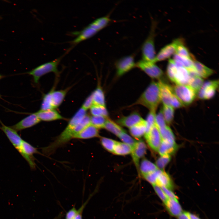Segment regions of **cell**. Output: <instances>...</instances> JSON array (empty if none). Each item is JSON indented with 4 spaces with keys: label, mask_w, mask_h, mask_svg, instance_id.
Instances as JSON below:
<instances>
[{
    "label": "cell",
    "mask_w": 219,
    "mask_h": 219,
    "mask_svg": "<svg viewBox=\"0 0 219 219\" xmlns=\"http://www.w3.org/2000/svg\"><path fill=\"white\" fill-rule=\"evenodd\" d=\"M155 185L170 189L173 187L172 182L170 176L167 173L163 170L161 171L158 175Z\"/></svg>",
    "instance_id": "cell-24"
},
{
    "label": "cell",
    "mask_w": 219,
    "mask_h": 219,
    "mask_svg": "<svg viewBox=\"0 0 219 219\" xmlns=\"http://www.w3.org/2000/svg\"><path fill=\"white\" fill-rule=\"evenodd\" d=\"M154 189L158 196L165 204L169 198L167 197L162 188L156 185H152Z\"/></svg>",
    "instance_id": "cell-44"
},
{
    "label": "cell",
    "mask_w": 219,
    "mask_h": 219,
    "mask_svg": "<svg viewBox=\"0 0 219 219\" xmlns=\"http://www.w3.org/2000/svg\"><path fill=\"white\" fill-rule=\"evenodd\" d=\"M191 77L188 84L196 93L200 90L204 83L203 78L193 73H191Z\"/></svg>",
    "instance_id": "cell-31"
},
{
    "label": "cell",
    "mask_w": 219,
    "mask_h": 219,
    "mask_svg": "<svg viewBox=\"0 0 219 219\" xmlns=\"http://www.w3.org/2000/svg\"><path fill=\"white\" fill-rule=\"evenodd\" d=\"M169 199H177V197L170 189L164 187H161Z\"/></svg>",
    "instance_id": "cell-47"
},
{
    "label": "cell",
    "mask_w": 219,
    "mask_h": 219,
    "mask_svg": "<svg viewBox=\"0 0 219 219\" xmlns=\"http://www.w3.org/2000/svg\"><path fill=\"white\" fill-rule=\"evenodd\" d=\"M165 204L168 212L172 216L178 217L183 212L177 199H169Z\"/></svg>",
    "instance_id": "cell-21"
},
{
    "label": "cell",
    "mask_w": 219,
    "mask_h": 219,
    "mask_svg": "<svg viewBox=\"0 0 219 219\" xmlns=\"http://www.w3.org/2000/svg\"><path fill=\"white\" fill-rule=\"evenodd\" d=\"M116 75L120 77L136 67L134 55L124 57L119 60L116 63Z\"/></svg>",
    "instance_id": "cell-10"
},
{
    "label": "cell",
    "mask_w": 219,
    "mask_h": 219,
    "mask_svg": "<svg viewBox=\"0 0 219 219\" xmlns=\"http://www.w3.org/2000/svg\"><path fill=\"white\" fill-rule=\"evenodd\" d=\"M155 63L141 60L136 63V67L143 71L151 78L159 79L162 76L163 72Z\"/></svg>",
    "instance_id": "cell-6"
},
{
    "label": "cell",
    "mask_w": 219,
    "mask_h": 219,
    "mask_svg": "<svg viewBox=\"0 0 219 219\" xmlns=\"http://www.w3.org/2000/svg\"><path fill=\"white\" fill-rule=\"evenodd\" d=\"M149 33L142 46L141 52L142 60L155 63L156 57L155 47V37L156 22H152Z\"/></svg>",
    "instance_id": "cell-3"
},
{
    "label": "cell",
    "mask_w": 219,
    "mask_h": 219,
    "mask_svg": "<svg viewBox=\"0 0 219 219\" xmlns=\"http://www.w3.org/2000/svg\"><path fill=\"white\" fill-rule=\"evenodd\" d=\"M158 169L155 164L146 159L142 160L140 165V170L144 176Z\"/></svg>",
    "instance_id": "cell-28"
},
{
    "label": "cell",
    "mask_w": 219,
    "mask_h": 219,
    "mask_svg": "<svg viewBox=\"0 0 219 219\" xmlns=\"http://www.w3.org/2000/svg\"><path fill=\"white\" fill-rule=\"evenodd\" d=\"M162 109L166 123L168 124H170L173 119L174 109L171 106L163 105Z\"/></svg>",
    "instance_id": "cell-34"
},
{
    "label": "cell",
    "mask_w": 219,
    "mask_h": 219,
    "mask_svg": "<svg viewBox=\"0 0 219 219\" xmlns=\"http://www.w3.org/2000/svg\"><path fill=\"white\" fill-rule=\"evenodd\" d=\"M40 121L34 113L30 115L10 127L18 131L31 127L38 124Z\"/></svg>",
    "instance_id": "cell-13"
},
{
    "label": "cell",
    "mask_w": 219,
    "mask_h": 219,
    "mask_svg": "<svg viewBox=\"0 0 219 219\" xmlns=\"http://www.w3.org/2000/svg\"><path fill=\"white\" fill-rule=\"evenodd\" d=\"M111 21L109 15L98 18L88 26L98 32L106 27Z\"/></svg>",
    "instance_id": "cell-25"
},
{
    "label": "cell",
    "mask_w": 219,
    "mask_h": 219,
    "mask_svg": "<svg viewBox=\"0 0 219 219\" xmlns=\"http://www.w3.org/2000/svg\"><path fill=\"white\" fill-rule=\"evenodd\" d=\"M144 137L151 148L156 151H158L162 142V138L155 121L149 131L144 135Z\"/></svg>",
    "instance_id": "cell-8"
},
{
    "label": "cell",
    "mask_w": 219,
    "mask_h": 219,
    "mask_svg": "<svg viewBox=\"0 0 219 219\" xmlns=\"http://www.w3.org/2000/svg\"><path fill=\"white\" fill-rule=\"evenodd\" d=\"M4 77V76H3L0 74V80L3 78Z\"/></svg>",
    "instance_id": "cell-51"
},
{
    "label": "cell",
    "mask_w": 219,
    "mask_h": 219,
    "mask_svg": "<svg viewBox=\"0 0 219 219\" xmlns=\"http://www.w3.org/2000/svg\"><path fill=\"white\" fill-rule=\"evenodd\" d=\"M132 148L129 145L123 142L116 141L113 153L119 155H124L131 153Z\"/></svg>",
    "instance_id": "cell-30"
},
{
    "label": "cell",
    "mask_w": 219,
    "mask_h": 219,
    "mask_svg": "<svg viewBox=\"0 0 219 219\" xmlns=\"http://www.w3.org/2000/svg\"><path fill=\"white\" fill-rule=\"evenodd\" d=\"M177 148L175 141L162 139L158 151L161 156H170L174 153Z\"/></svg>",
    "instance_id": "cell-19"
},
{
    "label": "cell",
    "mask_w": 219,
    "mask_h": 219,
    "mask_svg": "<svg viewBox=\"0 0 219 219\" xmlns=\"http://www.w3.org/2000/svg\"><path fill=\"white\" fill-rule=\"evenodd\" d=\"M34 113L41 121H50L64 119L57 111L54 109L47 110H40Z\"/></svg>",
    "instance_id": "cell-18"
},
{
    "label": "cell",
    "mask_w": 219,
    "mask_h": 219,
    "mask_svg": "<svg viewBox=\"0 0 219 219\" xmlns=\"http://www.w3.org/2000/svg\"><path fill=\"white\" fill-rule=\"evenodd\" d=\"M194 67L195 73L202 78H207L214 72L212 69L196 60L194 61Z\"/></svg>",
    "instance_id": "cell-22"
},
{
    "label": "cell",
    "mask_w": 219,
    "mask_h": 219,
    "mask_svg": "<svg viewBox=\"0 0 219 219\" xmlns=\"http://www.w3.org/2000/svg\"><path fill=\"white\" fill-rule=\"evenodd\" d=\"M162 139L175 141V137L170 128L168 126L159 129Z\"/></svg>",
    "instance_id": "cell-38"
},
{
    "label": "cell",
    "mask_w": 219,
    "mask_h": 219,
    "mask_svg": "<svg viewBox=\"0 0 219 219\" xmlns=\"http://www.w3.org/2000/svg\"><path fill=\"white\" fill-rule=\"evenodd\" d=\"M167 74L171 81L176 85H188L191 73L184 67L176 64L173 59H169Z\"/></svg>",
    "instance_id": "cell-2"
},
{
    "label": "cell",
    "mask_w": 219,
    "mask_h": 219,
    "mask_svg": "<svg viewBox=\"0 0 219 219\" xmlns=\"http://www.w3.org/2000/svg\"><path fill=\"white\" fill-rule=\"evenodd\" d=\"M52 90L44 95L41 106L40 110H47L54 109L51 99Z\"/></svg>",
    "instance_id": "cell-36"
},
{
    "label": "cell",
    "mask_w": 219,
    "mask_h": 219,
    "mask_svg": "<svg viewBox=\"0 0 219 219\" xmlns=\"http://www.w3.org/2000/svg\"><path fill=\"white\" fill-rule=\"evenodd\" d=\"M17 151L27 161L31 169H35L36 165L33 155L35 154H40L36 148L28 142L23 140Z\"/></svg>",
    "instance_id": "cell-7"
},
{
    "label": "cell",
    "mask_w": 219,
    "mask_h": 219,
    "mask_svg": "<svg viewBox=\"0 0 219 219\" xmlns=\"http://www.w3.org/2000/svg\"><path fill=\"white\" fill-rule=\"evenodd\" d=\"M98 32L87 26L79 32L77 33V36L70 42L72 47L81 42L88 39L96 34Z\"/></svg>",
    "instance_id": "cell-15"
},
{
    "label": "cell",
    "mask_w": 219,
    "mask_h": 219,
    "mask_svg": "<svg viewBox=\"0 0 219 219\" xmlns=\"http://www.w3.org/2000/svg\"><path fill=\"white\" fill-rule=\"evenodd\" d=\"M116 141L105 137H101L100 142L102 146L107 151L113 153Z\"/></svg>",
    "instance_id": "cell-39"
},
{
    "label": "cell",
    "mask_w": 219,
    "mask_h": 219,
    "mask_svg": "<svg viewBox=\"0 0 219 219\" xmlns=\"http://www.w3.org/2000/svg\"><path fill=\"white\" fill-rule=\"evenodd\" d=\"M161 171L158 169L144 177L146 180L152 185H155L156 179Z\"/></svg>",
    "instance_id": "cell-43"
},
{
    "label": "cell",
    "mask_w": 219,
    "mask_h": 219,
    "mask_svg": "<svg viewBox=\"0 0 219 219\" xmlns=\"http://www.w3.org/2000/svg\"><path fill=\"white\" fill-rule=\"evenodd\" d=\"M99 136L98 129L91 124L75 135L73 138L87 139Z\"/></svg>",
    "instance_id": "cell-20"
},
{
    "label": "cell",
    "mask_w": 219,
    "mask_h": 219,
    "mask_svg": "<svg viewBox=\"0 0 219 219\" xmlns=\"http://www.w3.org/2000/svg\"><path fill=\"white\" fill-rule=\"evenodd\" d=\"M174 95L183 106L191 104L197 96L196 92L187 85H175L172 87Z\"/></svg>",
    "instance_id": "cell-5"
},
{
    "label": "cell",
    "mask_w": 219,
    "mask_h": 219,
    "mask_svg": "<svg viewBox=\"0 0 219 219\" xmlns=\"http://www.w3.org/2000/svg\"><path fill=\"white\" fill-rule=\"evenodd\" d=\"M93 105L92 94H91L85 99L82 106L86 110L90 109Z\"/></svg>",
    "instance_id": "cell-45"
},
{
    "label": "cell",
    "mask_w": 219,
    "mask_h": 219,
    "mask_svg": "<svg viewBox=\"0 0 219 219\" xmlns=\"http://www.w3.org/2000/svg\"><path fill=\"white\" fill-rule=\"evenodd\" d=\"M104 128L117 137L121 133L125 131L119 125L108 118Z\"/></svg>",
    "instance_id": "cell-32"
},
{
    "label": "cell",
    "mask_w": 219,
    "mask_h": 219,
    "mask_svg": "<svg viewBox=\"0 0 219 219\" xmlns=\"http://www.w3.org/2000/svg\"><path fill=\"white\" fill-rule=\"evenodd\" d=\"M156 112L150 111L145 120L146 131L145 134H147L155 123ZM144 134V135H145Z\"/></svg>",
    "instance_id": "cell-40"
},
{
    "label": "cell",
    "mask_w": 219,
    "mask_h": 219,
    "mask_svg": "<svg viewBox=\"0 0 219 219\" xmlns=\"http://www.w3.org/2000/svg\"><path fill=\"white\" fill-rule=\"evenodd\" d=\"M183 39L179 43L177 46L176 54L183 57L188 58L194 60V57L190 53L188 49L185 46Z\"/></svg>",
    "instance_id": "cell-33"
},
{
    "label": "cell",
    "mask_w": 219,
    "mask_h": 219,
    "mask_svg": "<svg viewBox=\"0 0 219 219\" xmlns=\"http://www.w3.org/2000/svg\"><path fill=\"white\" fill-rule=\"evenodd\" d=\"M77 213V210L74 207L66 214L65 219H74Z\"/></svg>",
    "instance_id": "cell-46"
},
{
    "label": "cell",
    "mask_w": 219,
    "mask_h": 219,
    "mask_svg": "<svg viewBox=\"0 0 219 219\" xmlns=\"http://www.w3.org/2000/svg\"><path fill=\"white\" fill-rule=\"evenodd\" d=\"M146 149L145 144L141 140L137 141L133 148L131 154L134 162L137 167L138 166L140 159L145 154Z\"/></svg>",
    "instance_id": "cell-16"
},
{
    "label": "cell",
    "mask_w": 219,
    "mask_h": 219,
    "mask_svg": "<svg viewBox=\"0 0 219 219\" xmlns=\"http://www.w3.org/2000/svg\"><path fill=\"white\" fill-rule=\"evenodd\" d=\"M131 135L136 138H139L144 135L146 131V121L144 120L141 122L129 128Z\"/></svg>",
    "instance_id": "cell-26"
},
{
    "label": "cell",
    "mask_w": 219,
    "mask_h": 219,
    "mask_svg": "<svg viewBox=\"0 0 219 219\" xmlns=\"http://www.w3.org/2000/svg\"><path fill=\"white\" fill-rule=\"evenodd\" d=\"M159 82L161 88V102L163 105L170 106L171 101L175 96L172 87L161 81Z\"/></svg>",
    "instance_id": "cell-17"
},
{
    "label": "cell",
    "mask_w": 219,
    "mask_h": 219,
    "mask_svg": "<svg viewBox=\"0 0 219 219\" xmlns=\"http://www.w3.org/2000/svg\"><path fill=\"white\" fill-rule=\"evenodd\" d=\"M173 59L177 65L184 67L190 73L195 74L194 67L195 60L181 57L176 54L174 55Z\"/></svg>",
    "instance_id": "cell-23"
},
{
    "label": "cell",
    "mask_w": 219,
    "mask_h": 219,
    "mask_svg": "<svg viewBox=\"0 0 219 219\" xmlns=\"http://www.w3.org/2000/svg\"><path fill=\"white\" fill-rule=\"evenodd\" d=\"M218 80H212L204 82L197 94L200 99L206 100L213 97L218 87Z\"/></svg>",
    "instance_id": "cell-9"
},
{
    "label": "cell",
    "mask_w": 219,
    "mask_h": 219,
    "mask_svg": "<svg viewBox=\"0 0 219 219\" xmlns=\"http://www.w3.org/2000/svg\"><path fill=\"white\" fill-rule=\"evenodd\" d=\"M63 214L62 213H61L59 214L57 216L55 217L53 219H60L63 216Z\"/></svg>",
    "instance_id": "cell-50"
},
{
    "label": "cell",
    "mask_w": 219,
    "mask_h": 219,
    "mask_svg": "<svg viewBox=\"0 0 219 219\" xmlns=\"http://www.w3.org/2000/svg\"><path fill=\"white\" fill-rule=\"evenodd\" d=\"M178 217V219H190L187 214V212H183Z\"/></svg>",
    "instance_id": "cell-48"
},
{
    "label": "cell",
    "mask_w": 219,
    "mask_h": 219,
    "mask_svg": "<svg viewBox=\"0 0 219 219\" xmlns=\"http://www.w3.org/2000/svg\"><path fill=\"white\" fill-rule=\"evenodd\" d=\"M161 102V88L159 81H152L138 99L131 106L141 105L149 111H156Z\"/></svg>",
    "instance_id": "cell-1"
},
{
    "label": "cell",
    "mask_w": 219,
    "mask_h": 219,
    "mask_svg": "<svg viewBox=\"0 0 219 219\" xmlns=\"http://www.w3.org/2000/svg\"><path fill=\"white\" fill-rule=\"evenodd\" d=\"M68 52L67 51L64 54L52 61L37 66L27 74L32 76L35 83H37L40 78L47 73L54 72L58 73L57 66L62 58Z\"/></svg>",
    "instance_id": "cell-4"
},
{
    "label": "cell",
    "mask_w": 219,
    "mask_h": 219,
    "mask_svg": "<svg viewBox=\"0 0 219 219\" xmlns=\"http://www.w3.org/2000/svg\"><path fill=\"white\" fill-rule=\"evenodd\" d=\"M118 137L123 143L129 145L132 148L137 142L125 131L121 133Z\"/></svg>",
    "instance_id": "cell-41"
},
{
    "label": "cell",
    "mask_w": 219,
    "mask_h": 219,
    "mask_svg": "<svg viewBox=\"0 0 219 219\" xmlns=\"http://www.w3.org/2000/svg\"><path fill=\"white\" fill-rule=\"evenodd\" d=\"M68 90L67 89L55 91L52 89L51 99L54 109L57 107L62 103Z\"/></svg>",
    "instance_id": "cell-27"
},
{
    "label": "cell",
    "mask_w": 219,
    "mask_h": 219,
    "mask_svg": "<svg viewBox=\"0 0 219 219\" xmlns=\"http://www.w3.org/2000/svg\"><path fill=\"white\" fill-rule=\"evenodd\" d=\"M182 39L181 38L176 39L171 43L162 47L156 55L155 63L169 58L176 54L177 46Z\"/></svg>",
    "instance_id": "cell-11"
},
{
    "label": "cell",
    "mask_w": 219,
    "mask_h": 219,
    "mask_svg": "<svg viewBox=\"0 0 219 219\" xmlns=\"http://www.w3.org/2000/svg\"><path fill=\"white\" fill-rule=\"evenodd\" d=\"M137 112H134L127 116L122 117L117 120L120 125L130 128L143 120Z\"/></svg>",
    "instance_id": "cell-14"
},
{
    "label": "cell",
    "mask_w": 219,
    "mask_h": 219,
    "mask_svg": "<svg viewBox=\"0 0 219 219\" xmlns=\"http://www.w3.org/2000/svg\"><path fill=\"white\" fill-rule=\"evenodd\" d=\"M107 118L102 116H92L90 118L91 124L98 129L104 128Z\"/></svg>",
    "instance_id": "cell-37"
},
{
    "label": "cell",
    "mask_w": 219,
    "mask_h": 219,
    "mask_svg": "<svg viewBox=\"0 0 219 219\" xmlns=\"http://www.w3.org/2000/svg\"><path fill=\"white\" fill-rule=\"evenodd\" d=\"M92 94L94 105L106 106L104 94L99 85L97 86Z\"/></svg>",
    "instance_id": "cell-29"
},
{
    "label": "cell",
    "mask_w": 219,
    "mask_h": 219,
    "mask_svg": "<svg viewBox=\"0 0 219 219\" xmlns=\"http://www.w3.org/2000/svg\"><path fill=\"white\" fill-rule=\"evenodd\" d=\"M170 156H161L156 161L155 165L159 169L163 170L165 166L170 162Z\"/></svg>",
    "instance_id": "cell-42"
},
{
    "label": "cell",
    "mask_w": 219,
    "mask_h": 219,
    "mask_svg": "<svg viewBox=\"0 0 219 219\" xmlns=\"http://www.w3.org/2000/svg\"><path fill=\"white\" fill-rule=\"evenodd\" d=\"M90 109L92 116H102L108 117V114L106 106L93 104Z\"/></svg>",
    "instance_id": "cell-35"
},
{
    "label": "cell",
    "mask_w": 219,
    "mask_h": 219,
    "mask_svg": "<svg viewBox=\"0 0 219 219\" xmlns=\"http://www.w3.org/2000/svg\"><path fill=\"white\" fill-rule=\"evenodd\" d=\"M0 99H2L1 96L0 94Z\"/></svg>",
    "instance_id": "cell-52"
},
{
    "label": "cell",
    "mask_w": 219,
    "mask_h": 219,
    "mask_svg": "<svg viewBox=\"0 0 219 219\" xmlns=\"http://www.w3.org/2000/svg\"><path fill=\"white\" fill-rule=\"evenodd\" d=\"M187 214L190 219H200L196 215L190 212H187Z\"/></svg>",
    "instance_id": "cell-49"
},
{
    "label": "cell",
    "mask_w": 219,
    "mask_h": 219,
    "mask_svg": "<svg viewBox=\"0 0 219 219\" xmlns=\"http://www.w3.org/2000/svg\"><path fill=\"white\" fill-rule=\"evenodd\" d=\"M1 126L0 129L5 134L9 141L16 149L18 150L20 147L23 140L17 131L12 129L10 127L4 125L0 120Z\"/></svg>",
    "instance_id": "cell-12"
}]
</instances>
